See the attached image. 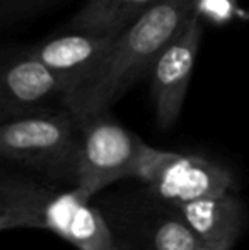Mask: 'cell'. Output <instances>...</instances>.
Listing matches in <instances>:
<instances>
[{
  "instance_id": "6",
  "label": "cell",
  "mask_w": 249,
  "mask_h": 250,
  "mask_svg": "<svg viewBox=\"0 0 249 250\" xmlns=\"http://www.w3.org/2000/svg\"><path fill=\"white\" fill-rule=\"evenodd\" d=\"M202 38L203 19L198 9L147 72L156 123L162 131L173 128L181 116Z\"/></svg>"
},
{
  "instance_id": "10",
  "label": "cell",
  "mask_w": 249,
  "mask_h": 250,
  "mask_svg": "<svg viewBox=\"0 0 249 250\" xmlns=\"http://www.w3.org/2000/svg\"><path fill=\"white\" fill-rule=\"evenodd\" d=\"M156 2L157 0H87L68 22V29L120 36Z\"/></svg>"
},
{
  "instance_id": "14",
  "label": "cell",
  "mask_w": 249,
  "mask_h": 250,
  "mask_svg": "<svg viewBox=\"0 0 249 250\" xmlns=\"http://www.w3.org/2000/svg\"><path fill=\"white\" fill-rule=\"evenodd\" d=\"M27 3H41V2H45V0H26Z\"/></svg>"
},
{
  "instance_id": "12",
  "label": "cell",
  "mask_w": 249,
  "mask_h": 250,
  "mask_svg": "<svg viewBox=\"0 0 249 250\" xmlns=\"http://www.w3.org/2000/svg\"><path fill=\"white\" fill-rule=\"evenodd\" d=\"M104 250H130V249L123 247V245H121L120 242H118V240H114L113 244H111V245H108V247L104 249Z\"/></svg>"
},
{
  "instance_id": "11",
  "label": "cell",
  "mask_w": 249,
  "mask_h": 250,
  "mask_svg": "<svg viewBox=\"0 0 249 250\" xmlns=\"http://www.w3.org/2000/svg\"><path fill=\"white\" fill-rule=\"evenodd\" d=\"M142 238L143 250H195L202 244L174 206L145 223Z\"/></svg>"
},
{
  "instance_id": "13",
  "label": "cell",
  "mask_w": 249,
  "mask_h": 250,
  "mask_svg": "<svg viewBox=\"0 0 249 250\" xmlns=\"http://www.w3.org/2000/svg\"><path fill=\"white\" fill-rule=\"evenodd\" d=\"M195 250H224V249H217V247H212V245H206V244H200L198 247Z\"/></svg>"
},
{
  "instance_id": "9",
  "label": "cell",
  "mask_w": 249,
  "mask_h": 250,
  "mask_svg": "<svg viewBox=\"0 0 249 250\" xmlns=\"http://www.w3.org/2000/svg\"><path fill=\"white\" fill-rule=\"evenodd\" d=\"M202 244L232 250L248 221L244 201L230 191L176 206Z\"/></svg>"
},
{
  "instance_id": "8",
  "label": "cell",
  "mask_w": 249,
  "mask_h": 250,
  "mask_svg": "<svg viewBox=\"0 0 249 250\" xmlns=\"http://www.w3.org/2000/svg\"><path fill=\"white\" fill-rule=\"evenodd\" d=\"M118 34L73 31L50 38L33 46V51L57 73L67 87L70 104L99 73Z\"/></svg>"
},
{
  "instance_id": "3",
  "label": "cell",
  "mask_w": 249,
  "mask_h": 250,
  "mask_svg": "<svg viewBox=\"0 0 249 250\" xmlns=\"http://www.w3.org/2000/svg\"><path fill=\"white\" fill-rule=\"evenodd\" d=\"M79 145L80 121L67 107L14 116L0 126L3 160L50 179L75 181Z\"/></svg>"
},
{
  "instance_id": "2",
  "label": "cell",
  "mask_w": 249,
  "mask_h": 250,
  "mask_svg": "<svg viewBox=\"0 0 249 250\" xmlns=\"http://www.w3.org/2000/svg\"><path fill=\"white\" fill-rule=\"evenodd\" d=\"M36 228L58 235L77 250H104L114 231L91 198L72 189H55L19 175L0 181V230Z\"/></svg>"
},
{
  "instance_id": "5",
  "label": "cell",
  "mask_w": 249,
  "mask_h": 250,
  "mask_svg": "<svg viewBox=\"0 0 249 250\" xmlns=\"http://www.w3.org/2000/svg\"><path fill=\"white\" fill-rule=\"evenodd\" d=\"M135 179L142 181L159 203L174 208L222 194L232 186L230 172L208 158L159 150L150 145L143 150Z\"/></svg>"
},
{
  "instance_id": "1",
  "label": "cell",
  "mask_w": 249,
  "mask_h": 250,
  "mask_svg": "<svg viewBox=\"0 0 249 250\" xmlns=\"http://www.w3.org/2000/svg\"><path fill=\"white\" fill-rule=\"evenodd\" d=\"M198 5L200 0H157L116 38L103 68L67 109L79 121L110 112L183 31Z\"/></svg>"
},
{
  "instance_id": "4",
  "label": "cell",
  "mask_w": 249,
  "mask_h": 250,
  "mask_svg": "<svg viewBox=\"0 0 249 250\" xmlns=\"http://www.w3.org/2000/svg\"><path fill=\"white\" fill-rule=\"evenodd\" d=\"M147 143L110 112L80 121V145L73 188L92 199L108 186L136 177Z\"/></svg>"
},
{
  "instance_id": "7",
  "label": "cell",
  "mask_w": 249,
  "mask_h": 250,
  "mask_svg": "<svg viewBox=\"0 0 249 250\" xmlns=\"http://www.w3.org/2000/svg\"><path fill=\"white\" fill-rule=\"evenodd\" d=\"M67 87L62 79L33 51L5 56L0 70V112L3 119L51 107H65Z\"/></svg>"
}]
</instances>
